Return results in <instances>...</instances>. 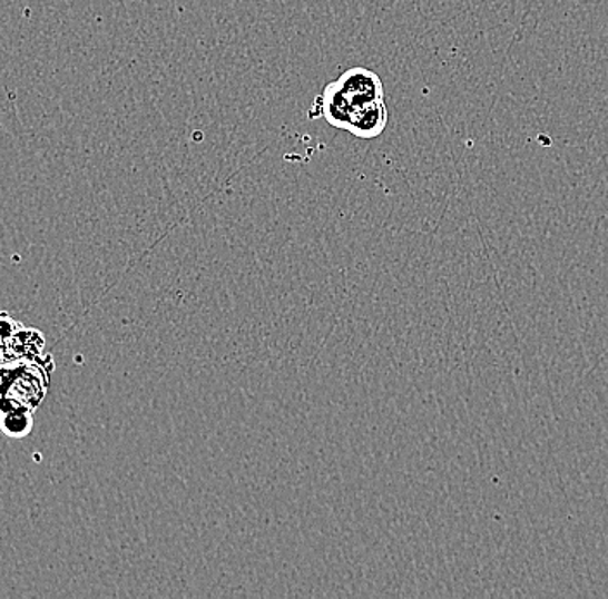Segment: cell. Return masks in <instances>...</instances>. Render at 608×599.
Here are the masks:
<instances>
[{"mask_svg": "<svg viewBox=\"0 0 608 599\" xmlns=\"http://www.w3.org/2000/svg\"><path fill=\"white\" fill-rule=\"evenodd\" d=\"M388 125V108L384 100H377L354 112L350 131L360 139H375Z\"/></svg>", "mask_w": 608, "mask_h": 599, "instance_id": "cell-2", "label": "cell"}, {"mask_svg": "<svg viewBox=\"0 0 608 599\" xmlns=\"http://www.w3.org/2000/svg\"><path fill=\"white\" fill-rule=\"evenodd\" d=\"M335 81L340 84L341 90L350 100L353 116L365 106L384 100V87H382V80L375 71L366 70V68H351L341 75L340 80Z\"/></svg>", "mask_w": 608, "mask_h": 599, "instance_id": "cell-1", "label": "cell"}]
</instances>
